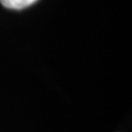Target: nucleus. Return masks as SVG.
Segmentation results:
<instances>
[{
  "instance_id": "nucleus-1",
  "label": "nucleus",
  "mask_w": 132,
  "mask_h": 132,
  "mask_svg": "<svg viewBox=\"0 0 132 132\" xmlns=\"http://www.w3.org/2000/svg\"><path fill=\"white\" fill-rule=\"evenodd\" d=\"M38 0H0L1 5L8 9H14V10H21L29 6L33 5Z\"/></svg>"
}]
</instances>
